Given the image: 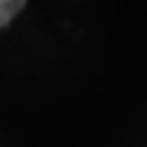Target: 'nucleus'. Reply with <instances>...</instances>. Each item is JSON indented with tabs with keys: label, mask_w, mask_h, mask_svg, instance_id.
<instances>
[{
	"label": "nucleus",
	"mask_w": 147,
	"mask_h": 147,
	"mask_svg": "<svg viewBox=\"0 0 147 147\" xmlns=\"http://www.w3.org/2000/svg\"><path fill=\"white\" fill-rule=\"evenodd\" d=\"M25 6V2L21 0H0V27H4L13 19V17L21 11V8Z\"/></svg>",
	"instance_id": "obj_1"
}]
</instances>
